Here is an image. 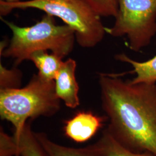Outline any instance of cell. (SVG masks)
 I'll return each instance as SVG.
<instances>
[{
	"mask_svg": "<svg viewBox=\"0 0 156 156\" xmlns=\"http://www.w3.org/2000/svg\"><path fill=\"white\" fill-rule=\"evenodd\" d=\"M98 82L109 134L128 151L156 156V83H133L102 73Z\"/></svg>",
	"mask_w": 156,
	"mask_h": 156,
	"instance_id": "6da1fadb",
	"label": "cell"
},
{
	"mask_svg": "<svg viewBox=\"0 0 156 156\" xmlns=\"http://www.w3.org/2000/svg\"><path fill=\"white\" fill-rule=\"evenodd\" d=\"M11 29L12 37L8 45L1 43L0 55L15 60L16 65L29 60L30 55L38 50H50L62 58L73 50L75 34L67 24L57 25L55 17L45 14L42 19L30 27H22L1 17Z\"/></svg>",
	"mask_w": 156,
	"mask_h": 156,
	"instance_id": "7a4b0ae2",
	"label": "cell"
},
{
	"mask_svg": "<svg viewBox=\"0 0 156 156\" xmlns=\"http://www.w3.org/2000/svg\"><path fill=\"white\" fill-rule=\"evenodd\" d=\"M55 80L35 74L24 87L0 89V116L11 123L18 136L28 120L53 116L60 109Z\"/></svg>",
	"mask_w": 156,
	"mask_h": 156,
	"instance_id": "3957f363",
	"label": "cell"
},
{
	"mask_svg": "<svg viewBox=\"0 0 156 156\" xmlns=\"http://www.w3.org/2000/svg\"><path fill=\"white\" fill-rule=\"evenodd\" d=\"M37 9L61 19L73 28L78 45L91 48L100 43L106 34L101 17L86 0H27L10 2L0 1L1 17L13 9Z\"/></svg>",
	"mask_w": 156,
	"mask_h": 156,
	"instance_id": "277c9868",
	"label": "cell"
},
{
	"mask_svg": "<svg viewBox=\"0 0 156 156\" xmlns=\"http://www.w3.org/2000/svg\"><path fill=\"white\" fill-rule=\"evenodd\" d=\"M116 20L106 33L113 37L126 36L131 50L139 51L156 34V0H117Z\"/></svg>",
	"mask_w": 156,
	"mask_h": 156,
	"instance_id": "5b68a950",
	"label": "cell"
},
{
	"mask_svg": "<svg viewBox=\"0 0 156 156\" xmlns=\"http://www.w3.org/2000/svg\"><path fill=\"white\" fill-rule=\"evenodd\" d=\"M106 117L90 111L79 112L66 121L64 132L69 139L76 143H84L91 139L104 126Z\"/></svg>",
	"mask_w": 156,
	"mask_h": 156,
	"instance_id": "8992f818",
	"label": "cell"
},
{
	"mask_svg": "<svg viewBox=\"0 0 156 156\" xmlns=\"http://www.w3.org/2000/svg\"><path fill=\"white\" fill-rule=\"evenodd\" d=\"M76 68V62L71 58L68 59L62 62L55 79L57 95L67 107L72 109L80 104Z\"/></svg>",
	"mask_w": 156,
	"mask_h": 156,
	"instance_id": "52a82bcc",
	"label": "cell"
},
{
	"mask_svg": "<svg viewBox=\"0 0 156 156\" xmlns=\"http://www.w3.org/2000/svg\"><path fill=\"white\" fill-rule=\"evenodd\" d=\"M115 58L132 66L134 69L129 73H114L117 76H122L127 73H135L136 76L130 80L133 83H156V55L146 62H140L131 59L124 53L118 54Z\"/></svg>",
	"mask_w": 156,
	"mask_h": 156,
	"instance_id": "ba28073f",
	"label": "cell"
},
{
	"mask_svg": "<svg viewBox=\"0 0 156 156\" xmlns=\"http://www.w3.org/2000/svg\"><path fill=\"white\" fill-rule=\"evenodd\" d=\"M39 142L49 156H102L95 144L74 148L56 144L42 133H35Z\"/></svg>",
	"mask_w": 156,
	"mask_h": 156,
	"instance_id": "9c48e42d",
	"label": "cell"
},
{
	"mask_svg": "<svg viewBox=\"0 0 156 156\" xmlns=\"http://www.w3.org/2000/svg\"><path fill=\"white\" fill-rule=\"evenodd\" d=\"M62 58L53 53L49 54L45 50L34 52L29 60L34 62L38 69V75L47 80H55L63 62Z\"/></svg>",
	"mask_w": 156,
	"mask_h": 156,
	"instance_id": "30bf717a",
	"label": "cell"
},
{
	"mask_svg": "<svg viewBox=\"0 0 156 156\" xmlns=\"http://www.w3.org/2000/svg\"><path fill=\"white\" fill-rule=\"evenodd\" d=\"M31 120H28L16 140L17 155L19 156H49L37 139L31 128Z\"/></svg>",
	"mask_w": 156,
	"mask_h": 156,
	"instance_id": "8fae6325",
	"label": "cell"
},
{
	"mask_svg": "<svg viewBox=\"0 0 156 156\" xmlns=\"http://www.w3.org/2000/svg\"><path fill=\"white\" fill-rule=\"evenodd\" d=\"M102 156H156L153 153L128 151L114 140L105 128L99 140L95 144Z\"/></svg>",
	"mask_w": 156,
	"mask_h": 156,
	"instance_id": "7c38bea8",
	"label": "cell"
},
{
	"mask_svg": "<svg viewBox=\"0 0 156 156\" xmlns=\"http://www.w3.org/2000/svg\"><path fill=\"white\" fill-rule=\"evenodd\" d=\"M22 78V73L18 69H9L0 64V89L20 87Z\"/></svg>",
	"mask_w": 156,
	"mask_h": 156,
	"instance_id": "4fadbf2b",
	"label": "cell"
},
{
	"mask_svg": "<svg viewBox=\"0 0 156 156\" xmlns=\"http://www.w3.org/2000/svg\"><path fill=\"white\" fill-rule=\"evenodd\" d=\"M100 16L116 17L118 11L117 0H86Z\"/></svg>",
	"mask_w": 156,
	"mask_h": 156,
	"instance_id": "5bb4252c",
	"label": "cell"
},
{
	"mask_svg": "<svg viewBox=\"0 0 156 156\" xmlns=\"http://www.w3.org/2000/svg\"><path fill=\"white\" fill-rule=\"evenodd\" d=\"M17 149L14 136L6 134L3 128L0 129V156H16Z\"/></svg>",
	"mask_w": 156,
	"mask_h": 156,
	"instance_id": "9a60e30c",
	"label": "cell"
},
{
	"mask_svg": "<svg viewBox=\"0 0 156 156\" xmlns=\"http://www.w3.org/2000/svg\"><path fill=\"white\" fill-rule=\"evenodd\" d=\"M6 2H17V1H19L20 0H4Z\"/></svg>",
	"mask_w": 156,
	"mask_h": 156,
	"instance_id": "2e32d148",
	"label": "cell"
},
{
	"mask_svg": "<svg viewBox=\"0 0 156 156\" xmlns=\"http://www.w3.org/2000/svg\"></svg>",
	"mask_w": 156,
	"mask_h": 156,
	"instance_id": "e0dca14e",
	"label": "cell"
}]
</instances>
